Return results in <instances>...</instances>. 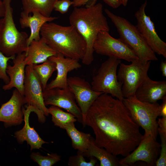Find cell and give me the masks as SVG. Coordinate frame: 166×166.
I'll return each instance as SVG.
<instances>
[{"instance_id": "obj_1", "label": "cell", "mask_w": 166, "mask_h": 166, "mask_svg": "<svg viewBox=\"0 0 166 166\" xmlns=\"http://www.w3.org/2000/svg\"><path fill=\"white\" fill-rule=\"evenodd\" d=\"M86 125L93 129L94 144L117 156L128 155L143 136L122 101L105 93L90 108L83 125Z\"/></svg>"}, {"instance_id": "obj_2", "label": "cell", "mask_w": 166, "mask_h": 166, "mask_svg": "<svg viewBox=\"0 0 166 166\" xmlns=\"http://www.w3.org/2000/svg\"><path fill=\"white\" fill-rule=\"evenodd\" d=\"M103 10L100 3L89 7H74L69 17L70 25L76 29L86 42V53L81 60L86 65H90L93 61V45L98 33L109 30Z\"/></svg>"}, {"instance_id": "obj_3", "label": "cell", "mask_w": 166, "mask_h": 166, "mask_svg": "<svg viewBox=\"0 0 166 166\" xmlns=\"http://www.w3.org/2000/svg\"><path fill=\"white\" fill-rule=\"evenodd\" d=\"M40 35L46 44L66 57L82 60L86 51L83 38L73 26H63L53 22L45 23Z\"/></svg>"}, {"instance_id": "obj_4", "label": "cell", "mask_w": 166, "mask_h": 166, "mask_svg": "<svg viewBox=\"0 0 166 166\" xmlns=\"http://www.w3.org/2000/svg\"><path fill=\"white\" fill-rule=\"evenodd\" d=\"M5 7V15L0 20V51L10 57L24 52L27 49L29 36L24 31L17 29L13 17L11 0H3Z\"/></svg>"}, {"instance_id": "obj_5", "label": "cell", "mask_w": 166, "mask_h": 166, "mask_svg": "<svg viewBox=\"0 0 166 166\" xmlns=\"http://www.w3.org/2000/svg\"><path fill=\"white\" fill-rule=\"evenodd\" d=\"M104 10L116 28L120 38L133 50L140 61L146 63L158 60L155 53L148 45L136 26L107 9Z\"/></svg>"}, {"instance_id": "obj_6", "label": "cell", "mask_w": 166, "mask_h": 166, "mask_svg": "<svg viewBox=\"0 0 166 166\" xmlns=\"http://www.w3.org/2000/svg\"><path fill=\"white\" fill-rule=\"evenodd\" d=\"M122 101L135 122L144 130V134H150L156 139L158 133L156 120L160 105L157 102L140 101L135 95L124 98Z\"/></svg>"}, {"instance_id": "obj_7", "label": "cell", "mask_w": 166, "mask_h": 166, "mask_svg": "<svg viewBox=\"0 0 166 166\" xmlns=\"http://www.w3.org/2000/svg\"><path fill=\"white\" fill-rule=\"evenodd\" d=\"M121 60L109 57L102 63L92 78L91 85L96 92L109 94L122 101V84L117 77V69Z\"/></svg>"}, {"instance_id": "obj_8", "label": "cell", "mask_w": 166, "mask_h": 166, "mask_svg": "<svg viewBox=\"0 0 166 166\" xmlns=\"http://www.w3.org/2000/svg\"><path fill=\"white\" fill-rule=\"evenodd\" d=\"M43 89L40 80L34 71L33 65H26L24 82V97L28 106L33 107L41 123H44L49 114L43 97Z\"/></svg>"}, {"instance_id": "obj_9", "label": "cell", "mask_w": 166, "mask_h": 166, "mask_svg": "<svg viewBox=\"0 0 166 166\" xmlns=\"http://www.w3.org/2000/svg\"><path fill=\"white\" fill-rule=\"evenodd\" d=\"M151 62L142 63L138 60L129 65L121 63L119 64L117 77L122 84L124 98L135 95L137 89L148 75Z\"/></svg>"}, {"instance_id": "obj_10", "label": "cell", "mask_w": 166, "mask_h": 166, "mask_svg": "<svg viewBox=\"0 0 166 166\" xmlns=\"http://www.w3.org/2000/svg\"><path fill=\"white\" fill-rule=\"evenodd\" d=\"M94 52L109 57L132 62L138 60L133 50L120 38L112 37L109 31L103 30L97 35L93 45Z\"/></svg>"}, {"instance_id": "obj_11", "label": "cell", "mask_w": 166, "mask_h": 166, "mask_svg": "<svg viewBox=\"0 0 166 166\" xmlns=\"http://www.w3.org/2000/svg\"><path fill=\"white\" fill-rule=\"evenodd\" d=\"M160 150V144L151 135L144 134L137 147L128 155L120 160L123 166H128L137 161L148 166H155Z\"/></svg>"}, {"instance_id": "obj_12", "label": "cell", "mask_w": 166, "mask_h": 166, "mask_svg": "<svg viewBox=\"0 0 166 166\" xmlns=\"http://www.w3.org/2000/svg\"><path fill=\"white\" fill-rule=\"evenodd\" d=\"M147 1L136 12L135 16L137 20L136 26L146 43L155 53L166 58V43L158 36L153 22L146 15L145 9Z\"/></svg>"}, {"instance_id": "obj_13", "label": "cell", "mask_w": 166, "mask_h": 166, "mask_svg": "<svg viewBox=\"0 0 166 166\" xmlns=\"http://www.w3.org/2000/svg\"><path fill=\"white\" fill-rule=\"evenodd\" d=\"M67 84L81 111L83 125L90 108L97 98L103 93L93 90L88 82L79 77H69Z\"/></svg>"}, {"instance_id": "obj_14", "label": "cell", "mask_w": 166, "mask_h": 166, "mask_svg": "<svg viewBox=\"0 0 166 166\" xmlns=\"http://www.w3.org/2000/svg\"><path fill=\"white\" fill-rule=\"evenodd\" d=\"M44 101L46 105H50L62 108L73 115L81 123L82 116L77 104L74 95L68 87L65 89L54 88L43 91Z\"/></svg>"}, {"instance_id": "obj_15", "label": "cell", "mask_w": 166, "mask_h": 166, "mask_svg": "<svg viewBox=\"0 0 166 166\" xmlns=\"http://www.w3.org/2000/svg\"><path fill=\"white\" fill-rule=\"evenodd\" d=\"M26 104L24 96L15 89L10 100L0 108V121L4 123L5 127L22 124L24 121L23 106Z\"/></svg>"}, {"instance_id": "obj_16", "label": "cell", "mask_w": 166, "mask_h": 166, "mask_svg": "<svg viewBox=\"0 0 166 166\" xmlns=\"http://www.w3.org/2000/svg\"><path fill=\"white\" fill-rule=\"evenodd\" d=\"M48 59L55 63L57 75L54 79L47 84L45 89L68 87L67 74L69 72L81 67L79 62V60L66 57L59 53L50 57Z\"/></svg>"}, {"instance_id": "obj_17", "label": "cell", "mask_w": 166, "mask_h": 166, "mask_svg": "<svg viewBox=\"0 0 166 166\" xmlns=\"http://www.w3.org/2000/svg\"><path fill=\"white\" fill-rule=\"evenodd\" d=\"M135 95L142 101L156 102L166 97V81H153L148 75L137 89Z\"/></svg>"}, {"instance_id": "obj_18", "label": "cell", "mask_w": 166, "mask_h": 166, "mask_svg": "<svg viewBox=\"0 0 166 166\" xmlns=\"http://www.w3.org/2000/svg\"><path fill=\"white\" fill-rule=\"evenodd\" d=\"M25 52L17 55L13 60V65H8L6 73L10 78L9 82L4 85L5 91L15 88L23 95L24 93V82L26 65L24 61Z\"/></svg>"}, {"instance_id": "obj_19", "label": "cell", "mask_w": 166, "mask_h": 166, "mask_svg": "<svg viewBox=\"0 0 166 166\" xmlns=\"http://www.w3.org/2000/svg\"><path fill=\"white\" fill-rule=\"evenodd\" d=\"M24 114V121L25 124L23 128L16 131L14 134L18 143L22 144L26 141L30 146V150L42 148L43 144L48 143L42 140L33 127H31L29 124V117L31 112L35 113L34 108L31 106L27 105L26 109H23Z\"/></svg>"}, {"instance_id": "obj_20", "label": "cell", "mask_w": 166, "mask_h": 166, "mask_svg": "<svg viewBox=\"0 0 166 166\" xmlns=\"http://www.w3.org/2000/svg\"><path fill=\"white\" fill-rule=\"evenodd\" d=\"M32 16L26 14L23 11L20 14L19 22L22 29L29 28L30 34L27 40L28 47L33 40L38 41L41 38L40 31L45 23L51 22L57 18L55 17H45L38 12H34Z\"/></svg>"}, {"instance_id": "obj_21", "label": "cell", "mask_w": 166, "mask_h": 166, "mask_svg": "<svg viewBox=\"0 0 166 166\" xmlns=\"http://www.w3.org/2000/svg\"><path fill=\"white\" fill-rule=\"evenodd\" d=\"M25 53L24 61L26 65L42 63L57 54L41 37L38 41H31Z\"/></svg>"}, {"instance_id": "obj_22", "label": "cell", "mask_w": 166, "mask_h": 166, "mask_svg": "<svg viewBox=\"0 0 166 166\" xmlns=\"http://www.w3.org/2000/svg\"><path fill=\"white\" fill-rule=\"evenodd\" d=\"M94 140L92 137L87 151L83 154L84 157H95L99 161L100 166H123L117 156L97 146L94 144Z\"/></svg>"}, {"instance_id": "obj_23", "label": "cell", "mask_w": 166, "mask_h": 166, "mask_svg": "<svg viewBox=\"0 0 166 166\" xmlns=\"http://www.w3.org/2000/svg\"><path fill=\"white\" fill-rule=\"evenodd\" d=\"M64 129L71 140L73 148L77 150L78 152L82 154L85 153L91 141L92 137L91 134L79 131L73 122L66 124Z\"/></svg>"}, {"instance_id": "obj_24", "label": "cell", "mask_w": 166, "mask_h": 166, "mask_svg": "<svg viewBox=\"0 0 166 166\" xmlns=\"http://www.w3.org/2000/svg\"><path fill=\"white\" fill-rule=\"evenodd\" d=\"M57 0H22L23 12L26 14L38 12L44 16L49 17Z\"/></svg>"}, {"instance_id": "obj_25", "label": "cell", "mask_w": 166, "mask_h": 166, "mask_svg": "<svg viewBox=\"0 0 166 166\" xmlns=\"http://www.w3.org/2000/svg\"><path fill=\"white\" fill-rule=\"evenodd\" d=\"M48 109L49 114L52 115V121L54 125L61 128L64 129L66 124L77 121L73 114L65 112L57 107L51 105Z\"/></svg>"}, {"instance_id": "obj_26", "label": "cell", "mask_w": 166, "mask_h": 166, "mask_svg": "<svg viewBox=\"0 0 166 166\" xmlns=\"http://www.w3.org/2000/svg\"><path fill=\"white\" fill-rule=\"evenodd\" d=\"M33 68L40 80L44 90L49 79L53 72L56 70V64L48 59L40 65H33Z\"/></svg>"}, {"instance_id": "obj_27", "label": "cell", "mask_w": 166, "mask_h": 166, "mask_svg": "<svg viewBox=\"0 0 166 166\" xmlns=\"http://www.w3.org/2000/svg\"><path fill=\"white\" fill-rule=\"evenodd\" d=\"M30 157L39 166H52L61 160V156L55 153L43 156L39 152H33L31 154Z\"/></svg>"}, {"instance_id": "obj_28", "label": "cell", "mask_w": 166, "mask_h": 166, "mask_svg": "<svg viewBox=\"0 0 166 166\" xmlns=\"http://www.w3.org/2000/svg\"><path fill=\"white\" fill-rule=\"evenodd\" d=\"M83 154L77 152V155L70 156L68 160V165L69 166H94L96 165L97 160L94 157H89V162L86 161Z\"/></svg>"}, {"instance_id": "obj_29", "label": "cell", "mask_w": 166, "mask_h": 166, "mask_svg": "<svg viewBox=\"0 0 166 166\" xmlns=\"http://www.w3.org/2000/svg\"><path fill=\"white\" fill-rule=\"evenodd\" d=\"M16 55L6 56L0 51V79L6 84H8L10 81V78L6 73L8 62L10 60L14 59Z\"/></svg>"}, {"instance_id": "obj_30", "label": "cell", "mask_w": 166, "mask_h": 166, "mask_svg": "<svg viewBox=\"0 0 166 166\" xmlns=\"http://www.w3.org/2000/svg\"><path fill=\"white\" fill-rule=\"evenodd\" d=\"M160 134L161 140L160 150V156L156 160L155 166H166V136L160 133Z\"/></svg>"}, {"instance_id": "obj_31", "label": "cell", "mask_w": 166, "mask_h": 166, "mask_svg": "<svg viewBox=\"0 0 166 166\" xmlns=\"http://www.w3.org/2000/svg\"><path fill=\"white\" fill-rule=\"evenodd\" d=\"M73 1L70 0H58L54 3L53 9L61 14H65L72 5Z\"/></svg>"}, {"instance_id": "obj_32", "label": "cell", "mask_w": 166, "mask_h": 166, "mask_svg": "<svg viewBox=\"0 0 166 166\" xmlns=\"http://www.w3.org/2000/svg\"><path fill=\"white\" fill-rule=\"evenodd\" d=\"M97 0H73L72 6L74 7H80L85 6V7H89L96 4Z\"/></svg>"}, {"instance_id": "obj_33", "label": "cell", "mask_w": 166, "mask_h": 166, "mask_svg": "<svg viewBox=\"0 0 166 166\" xmlns=\"http://www.w3.org/2000/svg\"><path fill=\"white\" fill-rule=\"evenodd\" d=\"M157 123L158 133H160L166 136V117L158 119Z\"/></svg>"}, {"instance_id": "obj_34", "label": "cell", "mask_w": 166, "mask_h": 166, "mask_svg": "<svg viewBox=\"0 0 166 166\" xmlns=\"http://www.w3.org/2000/svg\"><path fill=\"white\" fill-rule=\"evenodd\" d=\"M162 100V103L159 107V116L166 117V97Z\"/></svg>"}, {"instance_id": "obj_35", "label": "cell", "mask_w": 166, "mask_h": 166, "mask_svg": "<svg viewBox=\"0 0 166 166\" xmlns=\"http://www.w3.org/2000/svg\"><path fill=\"white\" fill-rule=\"evenodd\" d=\"M104 2L109 6L116 9L121 5L120 0H103Z\"/></svg>"}, {"instance_id": "obj_36", "label": "cell", "mask_w": 166, "mask_h": 166, "mask_svg": "<svg viewBox=\"0 0 166 166\" xmlns=\"http://www.w3.org/2000/svg\"><path fill=\"white\" fill-rule=\"evenodd\" d=\"M160 69L162 73V76L166 77V61H162L160 65Z\"/></svg>"}, {"instance_id": "obj_37", "label": "cell", "mask_w": 166, "mask_h": 166, "mask_svg": "<svg viewBox=\"0 0 166 166\" xmlns=\"http://www.w3.org/2000/svg\"><path fill=\"white\" fill-rule=\"evenodd\" d=\"M5 7L3 1L0 0V20L5 15Z\"/></svg>"}, {"instance_id": "obj_38", "label": "cell", "mask_w": 166, "mask_h": 166, "mask_svg": "<svg viewBox=\"0 0 166 166\" xmlns=\"http://www.w3.org/2000/svg\"><path fill=\"white\" fill-rule=\"evenodd\" d=\"M128 0H120V2L121 5L124 6H126Z\"/></svg>"}, {"instance_id": "obj_39", "label": "cell", "mask_w": 166, "mask_h": 166, "mask_svg": "<svg viewBox=\"0 0 166 166\" xmlns=\"http://www.w3.org/2000/svg\"></svg>"}]
</instances>
